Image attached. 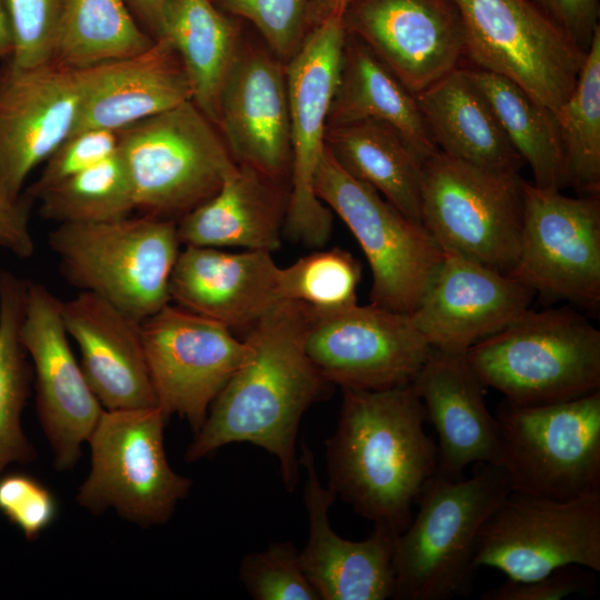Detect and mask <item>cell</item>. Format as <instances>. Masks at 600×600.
Masks as SVG:
<instances>
[{"label":"cell","mask_w":600,"mask_h":600,"mask_svg":"<svg viewBox=\"0 0 600 600\" xmlns=\"http://www.w3.org/2000/svg\"><path fill=\"white\" fill-rule=\"evenodd\" d=\"M307 322V304L280 300L244 334L250 352L212 402L187 462L247 442L277 458L284 488L293 491L301 418L330 384L306 352Z\"/></svg>","instance_id":"6da1fadb"},{"label":"cell","mask_w":600,"mask_h":600,"mask_svg":"<svg viewBox=\"0 0 600 600\" xmlns=\"http://www.w3.org/2000/svg\"><path fill=\"white\" fill-rule=\"evenodd\" d=\"M341 390L339 419L326 441L327 487L360 517L399 536L438 469L424 407L411 383Z\"/></svg>","instance_id":"7a4b0ae2"},{"label":"cell","mask_w":600,"mask_h":600,"mask_svg":"<svg viewBox=\"0 0 600 600\" xmlns=\"http://www.w3.org/2000/svg\"><path fill=\"white\" fill-rule=\"evenodd\" d=\"M511 492L502 466L476 464L471 477L436 473L416 516L396 539V600H449L472 590L481 527Z\"/></svg>","instance_id":"3957f363"},{"label":"cell","mask_w":600,"mask_h":600,"mask_svg":"<svg viewBox=\"0 0 600 600\" xmlns=\"http://www.w3.org/2000/svg\"><path fill=\"white\" fill-rule=\"evenodd\" d=\"M466 358L484 387L516 406L567 401L600 389V331L569 309L527 310Z\"/></svg>","instance_id":"277c9868"},{"label":"cell","mask_w":600,"mask_h":600,"mask_svg":"<svg viewBox=\"0 0 600 600\" xmlns=\"http://www.w3.org/2000/svg\"><path fill=\"white\" fill-rule=\"evenodd\" d=\"M48 242L69 283L140 321L171 301L169 282L181 246L174 220L141 214L63 223Z\"/></svg>","instance_id":"5b68a950"},{"label":"cell","mask_w":600,"mask_h":600,"mask_svg":"<svg viewBox=\"0 0 600 600\" xmlns=\"http://www.w3.org/2000/svg\"><path fill=\"white\" fill-rule=\"evenodd\" d=\"M117 133L141 214L181 218L213 196L236 163L217 127L191 100Z\"/></svg>","instance_id":"8992f818"},{"label":"cell","mask_w":600,"mask_h":600,"mask_svg":"<svg viewBox=\"0 0 600 600\" xmlns=\"http://www.w3.org/2000/svg\"><path fill=\"white\" fill-rule=\"evenodd\" d=\"M170 414L161 407L103 409L88 438L91 468L76 500L97 516L113 509L140 527L167 523L192 486L164 450Z\"/></svg>","instance_id":"52a82bcc"},{"label":"cell","mask_w":600,"mask_h":600,"mask_svg":"<svg viewBox=\"0 0 600 600\" xmlns=\"http://www.w3.org/2000/svg\"><path fill=\"white\" fill-rule=\"evenodd\" d=\"M421 219L442 252L510 274L520 252L523 179L437 150L422 163Z\"/></svg>","instance_id":"ba28073f"},{"label":"cell","mask_w":600,"mask_h":600,"mask_svg":"<svg viewBox=\"0 0 600 600\" xmlns=\"http://www.w3.org/2000/svg\"><path fill=\"white\" fill-rule=\"evenodd\" d=\"M511 491L569 500L600 491V390L496 414Z\"/></svg>","instance_id":"9c48e42d"},{"label":"cell","mask_w":600,"mask_h":600,"mask_svg":"<svg viewBox=\"0 0 600 600\" xmlns=\"http://www.w3.org/2000/svg\"><path fill=\"white\" fill-rule=\"evenodd\" d=\"M314 192L359 242L372 274L370 303L411 314L443 256L433 239L374 188L346 172L326 147Z\"/></svg>","instance_id":"30bf717a"},{"label":"cell","mask_w":600,"mask_h":600,"mask_svg":"<svg viewBox=\"0 0 600 600\" xmlns=\"http://www.w3.org/2000/svg\"><path fill=\"white\" fill-rule=\"evenodd\" d=\"M464 24L463 64L504 77L557 112L587 52L530 0H453Z\"/></svg>","instance_id":"8fae6325"},{"label":"cell","mask_w":600,"mask_h":600,"mask_svg":"<svg viewBox=\"0 0 600 600\" xmlns=\"http://www.w3.org/2000/svg\"><path fill=\"white\" fill-rule=\"evenodd\" d=\"M474 564L513 581L567 566L600 571V491L569 500L511 491L481 527Z\"/></svg>","instance_id":"7c38bea8"},{"label":"cell","mask_w":600,"mask_h":600,"mask_svg":"<svg viewBox=\"0 0 600 600\" xmlns=\"http://www.w3.org/2000/svg\"><path fill=\"white\" fill-rule=\"evenodd\" d=\"M341 17L310 29L287 63L291 164L283 232L307 247L324 246L332 228L331 210L314 192V176L347 36Z\"/></svg>","instance_id":"4fadbf2b"},{"label":"cell","mask_w":600,"mask_h":600,"mask_svg":"<svg viewBox=\"0 0 600 600\" xmlns=\"http://www.w3.org/2000/svg\"><path fill=\"white\" fill-rule=\"evenodd\" d=\"M304 348L328 383L359 390L411 383L432 351L410 314L372 303L337 310L308 306Z\"/></svg>","instance_id":"5bb4252c"},{"label":"cell","mask_w":600,"mask_h":600,"mask_svg":"<svg viewBox=\"0 0 600 600\" xmlns=\"http://www.w3.org/2000/svg\"><path fill=\"white\" fill-rule=\"evenodd\" d=\"M510 274L536 292L597 309L600 194L573 198L523 180L520 252Z\"/></svg>","instance_id":"9a60e30c"},{"label":"cell","mask_w":600,"mask_h":600,"mask_svg":"<svg viewBox=\"0 0 600 600\" xmlns=\"http://www.w3.org/2000/svg\"><path fill=\"white\" fill-rule=\"evenodd\" d=\"M141 332L158 404L196 433L250 344L223 324L170 303L144 319Z\"/></svg>","instance_id":"2e32d148"},{"label":"cell","mask_w":600,"mask_h":600,"mask_svg":"<svg viewBox=\"0 0 600 600\" xmlns=\"http://www.w3.org/2000/svg\"><path fill=\"white\" fill-rule=\"evenodd\" d=\"M61 300L40 282H26L20 339L31 361L36 408L57 470H71L102 411L68 340Z\"/></svg>","instance_id":"e0dca14e"},{"label":"cell","mask_w":600,"mask_h":600,"mask_svg":"<svg viewBox=\"0 0 600 600\" xmlns=\"http://www.w3.org/2000/svg\"><path fill=\"white\" fill-rule=\"evenodd\" d=\"M341 19L346 33L413 93L464 62V24L453 0H351Z\"/></svg>","instance_id":"ac0fdd59"},{"label":"cell","mask_w":600,"mask_h":600,"mask_svg":"<svg viewBox=\"0 0 600 600\" xmlns=\"http://www.w3.org/2000/svg\"><path fill=\"white\" fill-rule=\"evenodd\" d=\"M84 70L54 62L0 70V178L21 196L30 172L74 131L84 94Z\"/></svg>","instance_id":"d6986e66"},{"label":"cell","mask_w":600,"mask_h":600,"mask_svg":"<svg viewBox=\"0 0 600 600\" xmlns=\"http://www.w3.org/2000/svg\"><path fill=\"white\" fill-rule=\"evenodd\" d=\"M217 128L234 162L279 181L289 176L287 64L266 44L241 41L221 91Z\"/></svg>","instance_id":"ffe728a7"},{"label":"cell","mask_w":600,"mask_h":600,"mask_svg":"<svg viewBox=\"0 0 600 600\" xmlns=\"http://www.w3.org/2000/svg\"><path fill=\"white\" fill-rule=\"evenodd\" d=\"M534 294L511 274L443 252L410 317L433 349L466 353L529 310Z\"/></svg>","instance_id":"44dd1931"},{"label":"cell","mask_w":600,"mask_h":600,"mask_svg":"<svg viewBox=\"0 0 600 600\" xmlns=\"http://www.w3.org/2000/svg\"><path fill=\"white\" fill-rule=\"evenodd\" d=\"M300 463L306 473L308 540L299 557L320 600L393 599L398 536L386 527L373 526L363 540L340 537L329 521V510L337 497L320 481L313 452L304 441Z\"/></svg>","instance_id":"7402d4cb"},{"label":"cell","mask_w":600,"mask_h":600,"mask_svg":"<svg viewBox=\"0 0 600 600\" xmlns=\"http://www.w3.org/2000/svg\"><path fill=\"white\" fill-rule=\"evenodd\" d=\"M279 276L270 251L184 246L171 272L170 300L246 334L282 300Z\"/></svg>","instance_id":"603a6c76"},{"label":"cell","mask_w":600,"mask_h":600,"mask_svg":"<svg viewBox=\"0 0 600 600\" xmlns=\"http://www.w3.org/2000/svg\"><path fill=\"white\" fill-rule=\"evenodd\" d=\"M61 312L69 337L79 347L86 380L103 409L158 406L142 321L88 291L61 301Z\"/></svg>","instance_id":"cb8c5ba5"},{"label":"cell","mask_w":600,"mask_h":600,"mask_svg":"<svg viewBox=\"0 0 600 600\" xmlns=\"http://www.w3.org/2000/svg\"><path fill=\"white\" fill-rule=\"evenodd\" d=\"M411 384L439 438L438 473L458 478L471 464L501 466L499 424L466 353L432 348Z\"/></svg>","instance_id":"d4e9b609"},{"label":"cell","mask_w":600,"mask_h":600,"mask_svg":"<svg viewBox=\"0 0 600 600\" xmlns=\"http://www.w3.org/2000/svg\"><path fill=\"white\" fill-rule=\"evenodd\" d=\"M84 70V94L74 132L119 131L191 100L184 67L172 43L158 37L146 50Z\"/></svg>","instance_id":"484cf974"},{"label":"cell","mask_w":600,"mask_h":600,"mask_svg":"<svg viewBox=\"0 0 600 600\" xmlns=\"http://www.w3.org/2000/svg\"><path fill=\"white\" fill-rule=\"evenodd\" d=\"M289 189L256 169L234 163L218 191L180 218L183 246L274 251L281 244Z\"/></svg>","instance_id":"4316f807"},{"label":"cell","mask_w":600,"mask_h":600,"mask_svg":"<svg viewBox=\"0 0 600 600\" xmlns=\"http://www.w3.org/2000/svg\"><path fill=\"white\" fill-rule=\"evenodd\" d=\"M437 149L472 166L519 173L526 166L463 66L416 93Z\"/></svg>","instance_id":"83f0119b"},{"label":"cell","mask_w":600,"mask_h":600,"mask_svg":"<svg viewBox=\"0 0 600 600\" xmlns=\"http://www.w3.org/2000/svg\"><path fill=\"white\" fill-rule=\"evenodd\" d=\"M366 119L393 127L422 160L438 150L416 93L361 40L347 34L327 126Z\"/></svg>","instance_id":"f1b7e54d"},{"label":"cell","mask_w":600,"mask_h":600,"mask_svg":"<svg viewBox=\"0 0 600 600\" xmlns=\"http://www.w3.org/2000/svg\"><path fill=\"white\" fill-rule=\"evenodd\" d=\"M324 147L346 172L423 227V160L393 127L373 119L327 126Z\"/></svg>","instance_id":"f546056e"},{"label":"cell","mask_w":600,"mask_h":600,"mask_svg":"<svg viewBox=\"0 0 600 600\" xmlns=\"http://www.w3.org/2000/svg\"><path fill=\"white\" fill-rule=\"evenodd\" d=\"M158 37L172 43L191 87V101L217 127L223 83L242 41L238 20L211 0H167Z\"/></svg>","instance_id":"4dcf8cb0"},{"label":"cell","mask_w":600,"mask_h":600,"mask_svg":"<svg viewBox=\"0 0 600 600\" xmlns=\"http://www.w3.org/2000/svg\"><path fill=\"white\" fill-rule=\"evenodd\" d=\"M462 66L486 98L512 147L530 167L533 184L559 191L567 188L566 154L556 112L513 81Z\"/></svg>","instance_id":"1f68e13d"},{"label":"cell","mask_w":600,"mask_h":600,"mask_svg":"<svg viewBox=\"0 0 600 600\" xmlns=\"http://www.w3.org/2000/svg\"><path fill=\"white\" fill-rule=\"evenodd\" d=\"M153 41L127 0H64L52 62L87 69L132 57Z\"/></svg>","instance_id":"d6a6232c"},{"label":"cell","mask_w":600,"mask_h":600,"mask_svg":"<svg viewBox=\"0 0 600 600\" xmlns=\"http://www.w3.org/2000/svg\"><path fill=\"white\" fill-rule=\"evenodd\" d=\"M26 280L0 270V476L11 463L27 464L37 452L23 432L32 367L20 339Z\"/></svg>","instance_id":"836d02e7"},{"label":"cell","mask_w":600,"mask_h":600,"mask_svg":"<svg viewBox=\"0 0 600 600\" xmlns=\"http://www.w3.org/2000/svg\"><path fill=\"white\" fill-rule=\"evenodd\" d=\"M564 148L568 187L600 194V28L577 83L556 112Z\"/></svg>","instance_id":"e575fe53"},{"label":"cell","mask_w":600,"mask_h":600,"mask_svg":"<svg viewBox=\"0 0 600 600\" xmlns=\"http://www.w3.org/2000/svg\"><path fill=\"white\" fill-rule=\"evenodd\" d=\"M42 218L63 223L118 220L136 210L131 186L118 156L76 173L42 191Z\"/></svg>","instance_id":"d590c367"},{"label":"cell","mask_w":600,"mask_h":600,"mask_svg":"<svg viewBox=\"0 0 600 600\" xmlns=\"http://www.w3.org/2000/svg\"><path fill=\"white\" fill-rule=\"evenodd\" d=\"M360 278L361 266L348 251H314L280 268V296L313 309L337 310L357 303Z\"/></svg>","instance_id":"8d00e7d4"},{"label":"cell","mask_w":600,"mask_h":600,"mask_svg":"<svg viewBox=\"0 0 600 600\" xmlns=\"http://www.w3.org/2000/svg\"><path fill=\"white\" fill-rule=\"evenodd\" d=\"M239 579L254 600H320L291 541L271 542L243 557Z\"/></svg>","instance_id":"74e56055"},{"label":"cell","mask_w":600,"mask_h":600,"mask_svg":"<svg viewBox=\"0 0 600 600\" xmlns=\"http://www.w3.org/2000/svg\"><path fill=\"white\" fill-rule=\"evenodd\" d=\"M226 14L251 22L286 64L309 32L307 0H211Z\"/></svg>","instance_id":"f35d334b"},{"label":"cell","mask_w":600,"mask_h":600,"mask_svg":"<svg viewBox=\"0 0 600 600\" xmlns=\"http://www.w3.org/2000/svg\"><path fill=\"white\" fill-rule=\"evenodd\" d=\"M13 39L9 61L32 68L52 61L64 0H2Z\"/></svg>","instance_id":"ab89813d"},{"label":"cell","mask_w":600,"mask_h":600,"mask_svg":"<svg viewBox=\"0 0 600 600\" xmlns=\"http://www.w3.org/2000/svg\"><path fill=\"white\" fill-rule=\"evenodd\" d=\"M0 512L28 541H33L56 520L58 502L34 477L7 473L0 476Z\"/></svg>","instance_id":"60d3db41"},{"label":"cell","mask_w":600,"mask_h":600,"mask_svg":"<svg viewBox=\"0 0 600 600\" xmlns=\"http://www.w3.org/2000/svg\"><path fill=\"white\" fill-rule=\"evenodd\" d=\"M118 151V133L111 130L86 129L69 136L44 161L38 179L27 196L32 200L53 184L93 167Z\"/></svg>","instance_id":"b9f144b4"},{"label":"cell","mask_w":600,"mask_h":600,"mask_svg":"<svg viewBox=\"0 0 600 600\" xmlns=\"http://www.w3.org/2000/svg\"><path fill=\"white\" fill-rule=\"evenodd\" d=\"M594 590V571L567 566L528 581L507 579L483 592L481 600H560L572 594L590 596Z\"/></svg>","instance_id":"7bdbcfd3"},{"label":"cell","mask_w":600,"mask_h":600,"mask_svg":"<svg viewBox=\"0 0 600 600\" xmlns=\"http://www.w3.org/2000/svg\"><path fill=\"white\" fill-rule=\"evenodd\" d=\"M579 48L588 51L599 24V0H530Z\"/></svg>","instance_id":"ee69618b"},{"label":"cell","mask_w":600,"mask_h":600,"mask_svg":"<svg viewBox=\"0 0 600 600\" xmlns=\"http://www.w3.org/2000/svg\"><path fill=\"white\" fill-rule=\"evenodd\" d=\"M31 199L14 196L0 178V248L20 259L32 257L34 240L30 230Z\"/></svg>","instance_id":"f6af8a7d"},{"label":"cell","mask_w":600,"mask_h":600,"mask_svg":"<svg viewBox=\"0 0 600 600\" xmlns=\"http://www.w3.org/2000/svg\"><path fill=\"white\" fill-rule=\"evenodd\" d=\"M132 13L154 39L159 36L167 0H127Z\"/></svg>","instance_id":"bcb514c9"},{"label":"cell","mask_w":600,"mask_h":600,"mask_svg":"<svg viewBox=\"0 0 600 600\" xmlns=\"http://www.w3.org/2000/svg\"><path fill=\"white\" fill-rule=\"evenodd\" d=\"M351 0H307L309 30L333 17H341Z\"/></svg>","instance_id":"7dc6e473"},{"label":"cell","mask_w":600,"mask_h":600,"mask_svg":"<svg viewBox=\"0 0 600 600\" xmlns=\"http://www.w3.org/2000/svg\"><path fill=\"white\" fill-rule=\"evenodd\" d=\"M13 51L12 32L8 14L2 0H0V62L10 59Z\"/></svg>","instance_id":"c3c4849f"}]
</instances>
